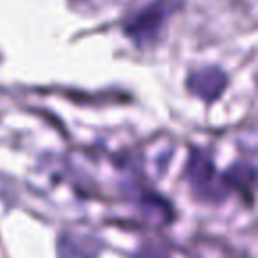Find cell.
I'll use <instances>...</instances> for the list:
<instances>
[{"mask_svg":"<svg viewBox=\"0 0 258 258\" xmlns=\"http://www.w3.org/2000/svg\"><path fill=\"white\" fill-rule=\"evenodd\" d=\"M173 9H175L173 0H156L129 22V25L125 27V34L133 37L137 43L154 39Z\"/></svg>","mask_w":258,"mask_h":258,"instance_id":"cell-1","label":"cell"},{"mask_svg":"<svg viewBox=\"0 0 258 258\" xmlns=\"http://www.w3.org/2000/svg\"><path fill=\"white\" fill-rule=\"evenodd\" d=\"M226 83V78L218 69H204L189 78V89L197 96L205 99H214L221 94L223 87Z\"/></svg>","mask_w":258,"mask_h":258,"instance_id":"cell-2","label":"cell"}]
</instances>
